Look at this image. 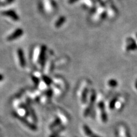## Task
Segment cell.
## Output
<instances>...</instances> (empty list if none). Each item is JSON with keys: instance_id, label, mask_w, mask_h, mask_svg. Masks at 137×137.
<instances>
[{"instance_id": "1", "label": "cell", "mask_w": 137, "mask_h": 137, "mask_svg": "<svg viewBox=\"0 0 137 137\" xmlns=\"http://www.w3.org/2000/svg\"><path fill=\"white\" fill-rule=\"evenodd\" d=\"M95 98H96V95L95 92L94 91L92 92V93L91 94V96H90V103H89V106L88 108H86L85 111L84 113V115L85 117H87L88 115L89 114L90 111H91L92 107H93L94 103L95 102Z\"/></svg>"}, {"instance_id": "2", "label": "cell", "mask_w": 137, "mask_h": 137, "mask_svg": "<svg viewBox=\"0 0 137 137\" xmlns=\"http://www.w3.org/2000/svg\"><path fill=\"white\" fill-rule=\"evenodd\" d=\"M17 56L18 58L19 63H20V66L22 67H24L26 66V61L25 58L24 56V51H22V49H19L17 50Z\"/></svg>"}, {"instance_id": "3", "label": "cell", "mask_w": 137, "mask_h": 137, "mask_svg": "<svg viewBox=\"0 0 137 137\" xmlns=\"http://www.w3.org/2000/svg\"><path fill=\"white\" fill-rule=\"evenodd\" d=\"M98 107H99L100 111L101 113V118L103 122H106L107 121V116L105 111V105L103 102H100L98 104Z\"/></svg>"}, {"instance_id": "4", "label": "cell", "mask_w": 137, "mask_h": 137, "mask_svg": "<svg viewBox=\"0 0 137 137\" xmlns=\"http://www.w3.org/2000/svg\"><path fill=\"white\" fill-rule=\"evenodd\" d=\"M83 129H84L85 134L89 137H101L98 136V135L94 134V132L90 129V127L87 126V125H84V127H83Z\"/></svg>"}, {"instance_id": "5", "label": "cell", "mask_w": 137, "mask_h": 137, "mask_svg": "<svg viewBox=\"0 0 137 137\" xmlns=\"http://www.w3.org/2000/svg\"><path fill=\"white\" fill-rule=\"evenodd\" d=\"M17 118L20 119L21 122L24 123V124L26 125V126H27L28 127H29V128L30 129H32V130H36V127L35 126H34V125L31 124V123H30L28 121H27L26 120H25V119L24 118H22V117H21L20 116V115H17Z\"/></svg>"}, {"instance_id": "6", "label": "cell", "mask_w": 137, "mask_h": 137, "mask_svg": "<svg viewBox=\"0 0 137 137\" xmlns=\"http://www.w3.org/2000/svg\"><path fill=\"white\" fill-rule=\"evenodd\" d=\"M21 32H22L20 31V30H17L16 32H15L14 33H13L11 35L8 37V38H7V40H8V41H12L13 40L16 39V38L19 37V36L21 35V33H22Z\"/></svg>"}, {"instance_id": "7", "label": "cell", "mask_w": 137, "mask_h": 137, "mask_svg": "<svg viewBox=\"0 0 137 137\" xmlns=\"http://www.w3.org/2000/svg\"><path fill=\"white\" fill-rule=\"evenodd\" d=\"M45 49L42 50L40 53V57H39V61L41 65H44V62H45Z\"/></svg>"}, {"instance_id": "8", "label": "cell", "mask_w": 137, "mask_h": 137, "mask_svg": "<svg viewBox=\"0 0 137 137\" xmlns=\"http://www.w3.org/2000/svg\"><path fill=\"white\" fill-rule=\"evenodd\" d=\"M88 93V89H85L84 90V91H83V93L82 95V102L83 103H85L86 101Z\"/></svg>"}, {"instance_id": "9", "label": "cell", "mask_w": 137, "mask_h": 137, "mask_svg": "<svg viewBox=\"0 0 137 137\" xmlns=\"http://www.w3.org/2000/svg\"><path fill=\"white\" fill-rule=\"evenodd\" d=\"M61 123V120L59 118H57V119L53 123H52V125L50 126V127L51 128H53V127H55L56 126H57V125H58L59 124H60Z\"/></svg>"}, {"instance_id": "10", "label": "cell", "mask_w": 137, "mask_h": 137, "mask_svg": "<svg viewBox=\"0 0 137 137\" xmlns=\"http://www.w3.org/2000/svg\"><path fill=\"white\" fill-rule=\"evenodd\" d=\"M44 81L45 82V83L46 84H47V85H50V84H51V80H50V79H49V78H48V77H44Z\"/></svg>"}, {"instance_id": "11", "label": "cell", "mask_w": 137, "mask_h": 137, "mask_svg": "<svg viewBox=\"0 0 137 137\" xmlns=\"http://www.w3.org/2000/svg\"><path fill=\"white\" fill-rule=\"evenodd\" d=\"M109 85L110 86H115L117 85V82L114 80H110L109 81Z\"/></svg>"}, {"instance_id": "12", "label": "cell", "mask_w": 137, "mask_h": 137, "mask_svg": "<svg viewBox=\"0 0 137 137\" xmlns=\"http://www.w3.org/2000/svg\"><path fill=\"white\" fill-rule=\"evenodd\" d=\"M3 80V75H2L1 74H0V82L2 81Z\"/></svg>"}]
</instances>
